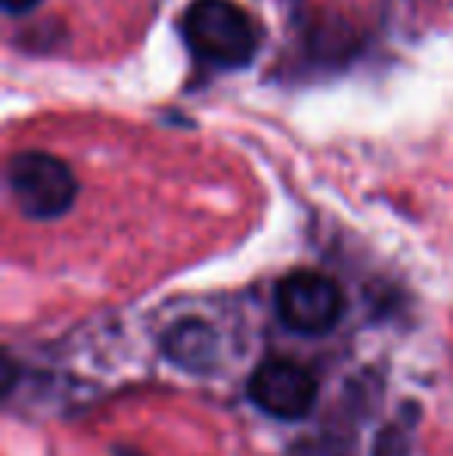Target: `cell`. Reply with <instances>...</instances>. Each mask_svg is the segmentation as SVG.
Instances as JSON below:
<instances>
[{
  "label": "cell",
  "instance_id": "3957f363",
  "mask_svg": "<svg viewBox=\"0 0 453 456\" xmlns=\"http://www.w3.org/2000/svg\"><path fill=\"white\" fill-rule=\"evenodd\" d=\"M277 314L292 332L323 336L344 314V295L333 276L320 271H292L277 286Z\"/></svg>",
  "mask_w": 453,
  "mask_h": 456
},
{
  "label": "cell",
  "instance_id": "8992f818",
  "mask_svg": "<svg viewBox=\"0 0 453 456\" xmlns=\"http://www.w3.org/2000/svg\"><path fill=\"white\" fill-rule=\"evenodd\" d=\"M292 456H354V447L348 444V438L336 432L311 435V438L298 441L292 447Z\"/></svg>",
  "mask_w": 453,
  "mask_h": 456
},
{
  "label": "cell",
  "instance_id": "9c48e42d",
  "mask_svg": "<svg viewBox=\"0 0 453 456\" xmlns=\"http://www.w3.org/2000/svg\"><path fill=\"white\" fill-rule=\"evenodd\" d=\"M115 456H140L137 451H115Z\"/></svg>",
  "mask_w": 453,
  "mask_h": 456
},
{
  "label": "cell",
  "instance_id": "5b68a950",
  "mask_svg": "<svg viewBox=\"0 0 453 456\" xmlns=\"http://www.w3.org/2000/svg\"><path fill=\"white\" fill-rule=\"evenodd\" d=\"M162 348L171 363L187 372H208L218 361V336L208 323L187 317L174 323L162 338Z\"/></svg>",
  "mask_w": 453,
  "mask_h": 456
},
{
  "label": "cell",
  "instance_id": "6da1fadb",
  "mask_svg": "<svg viewBox=\"0 0 453 456\" xmlns=\"http://www.w3.org/2000/svg\"><path fill=\"white\" fill-rule=\"evenodd\" d=\"M181 35L202 62L214 69H246L258 53V28L233 0H193L181 16Z\"/></svg>",
  "mask_w": 453,
  "mask_h": 456
},
{
  "label": "cell",
  "instance_id": "52a82bcc",
  "mask_svg": "<svg viewBox=\"0 0 453 456\" xmlns=\"http://www.w3.org/2000/svg\"><path fill=\"white\" fill-rule=\"evenodd\" d=\"M376 456H410V428L388 422L376 438Z\"/></svg>",
  "mask_w": 453,
  "mask_h": 456
},
{
  "label": "cell",
  "instance_id": "7a4b0ae2",
  "mask_svg": "<svg viewBox=\"0 0 453 456\" xmlns=\"http://www.w3.org/2000/svg\"><path fill=\"white\" fill-rule=\"evenodd\" d=\"M6 183L19 211L31 221H53L75 205L78 181L62 159L44 150H22L6 165Z\"/></svg>",
  "mask_w": 453,
  "mask_h": 456
},
{
  "label": "cell",
  "instance_id": "ba28073f",
  "mask_svg": "<svg viewBox=\"0 0 453 456\" xmlns=\"http://www.w3.org/2000/svg\"><path fill=\"white\" fill-rule=\"evenodd\" d=\"M37 4H41V0H4V12H10V16H25V12H31Z\"/></svg>",
  "mask_w": 453,
  "mask_h": 456
},
{
  "label": "cell",
  "instance_id": "277c9868",
  "mask_svg": "<svg viewBox=\"0 0 453 456\" xmlns=\"http://www.w3.org/2000/svg\"><path fill=\"white\" fill-rule=\"evenodd\" d=\"M317 379L308 366L273 357L248 379V397L258 410L277 419H302L317 403Z\"/></svg>",
  "mask_w": 453,
  "mask_h": 456
}]
</instances>
